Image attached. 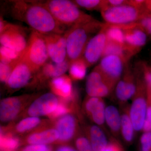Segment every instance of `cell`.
Wrapping results in <instances>:
<instances>
[{"instance_id":"obj_13","label":"cell","mask_w":151,"mask_h":151,"mask_svg":"<svg viewBox=\"0 0 151 151\" xmlns=\"http://www.w3.org/2000/svg\"><path fill=\"white\" fill-rule=\"evenodd\" d=\"M43 35L46 43L49 59L60 63L67 58L66 40L64 34L52 33Z\"/></svg>"},{"instance_id":"obj_34","label":"cell","mask_w":151,"mask_h":151,"mask_svg":"<svg viewBox=\"0 0 151 151\" xmlns=\"http://www.w3.org/2000/svg\"><path fill=\"white\" fill-rule=\"evenodd\" d=\"M75 144L78 151H94L88 138L84 135L78 136L76 139Z\"/></svg>"},{"instance_id":"obj_30","label":"cell","mask_w":151,"mask_h":151,"mask_svg":"<svg viewBox=\"0 0 151 151\" xmlns=\"http://www.w3.org/2000/svg\"><path fill=\"white\" fill-rule=\"evenodd\" d=\"M78 7L89 11H100L105 6V0H74L72 1Z\"/></svg>"},{"instance_id":"obj_6","label":"cell","mask_w":151,"mask_h":151,"mask_svg":"<svg viewBox=\"0 0 151 151\" xmlns=\"http://www.w3.org/2000/svg\"><path fill=\"white\" fill-rule=\"evenodd\" d=\"M146 8L139 9L129 3L123 5L107 7L100 11L105 23L114 25H122L136 22L140 18Z\"/></svg>"},{"instance_id":"obj_10","label":"cell","mask_w":151,"mask_h":151,"mask_svg":"<svg viewBox=\"0 0 151 151\" xmlns=\"http://www.w3.org/2000/svg\"><path fill=\"white\" fill-rule=\"evenodd\" d=\"M129 62L126 64L123 75L114 89L116 99L121 105L127 103L128 100L132 99L136 91V72Z\"/></svg>"},{"instance_id":"obj_4","label":"cell","mask_w":151,"mask_h":151,"mask_svg":"<svg viewBox=\"0 0 151 151\" xmlns=\"http://www.w3.org/2000/svg\"><path fill=\"white\" fill-rule=\"evenodd\" d=\"M137 85L130 105V115L135 132L142 131L145 119L147 106V85L143 77L139 64L134 68Z\"/></svg>"},{"instance_id":"obj_8","label":"cell","mask_w":151,"mask_h":151,"mask_svg":"<svg viewBox=\"0 0 151 151\" xmlns=\"http://www.w3.org/2000/svg\"><path fill=\"white\" fill-rule=\"evenodd\" d=\"M119 26L124 32V47L132 58L145 46L148 35L136 22Z\"/></svg>"},{"instance_id":"obj_3","label":"cell","mask_w":151,"mask_h":151,"mask_svg":"<svg viewBox=\"0 0 151 151\" xmlns=\"http://www.w3.org/2000/svg\"><path fill=\"white\" fill-rule=\"evenodd\" d=\"M58 22L67 29L94 20L73 2L69 0H49L42 2Z\"/></svg>"},{"instance_id":"obj_36","label":"cell","mask_w":151,"mask_h":151,"mask_svg":"<svg viewBox=\"0 0 151 151\" xmlns=\"http://www.w3.org/2000/svg\"><path fill=\"white\" fill-rule=\"evenodd\" d=\"M139 65L146 84L151 88V65L143 61L140 63Z\"/></svg>"},{"instance_id":"obj_9","label":"cell","mask_w":151,"mask_h":151,"mask_svg":"<svg viewBox=\"0 0 151 151\" xmlns=\"http://www.w3.org/2000/svg\"><path fill=\"white\" fill-rule=\"evenodd\" d=\"M128 63L118 55H108L103 57L97 66L106 80L115 88Z\"/></svg>"},{"instance_id":"obj_39","label":"cell","mask_w":151,"mask_h":151,"mask_svg":"<svg viewBox=\"0 0 151 151\" xmlns=\"http://www.w3.org/2000/svg\"><path fill=\"white\" fill-rule=\"evenodd\" d=\"M129 3V0H105L104 8L118 6L126 4Z\"/></svg>"},{"instance_id":"obj_24","label":"cell","mask_w":151,"mask_h":151,"mask_svg":"<svg viewBox=\"0 0 151 151\" xmlns=\"http://www.w3.org/2000/svg\"><path fill=\"white\" fill-rule=\"evenodd\" d=\"M105 122V125L114 137H118L121 134V115L120 110L114 105L106 106Z\"/></svg>"},{"instance_id":"obj_18","label":"cell","mask_w":151,"mask_h":151,"mask_svg":"<svg viewBox=\"0 0 151 151\" xmlns=\"http://www.w3.org/2000/svg\"><path fill=\"white\" fill-rule=\"evenodd\" d=\"M70 63L71 62L67 58L65 61L60 63L47 61L35 73L32 82L34 84H42L48 79L51 80L52 78L64 75L69 70Z\"/></svg>"},{"instance_id":"obj_35","label":"cell","mask_w":151,"mask_h":151,"mask_svg":"<svg viewBox=\"0 0 151 151\" xmlns=\"http://www.w3.org/2000/svg\"><path fill=\"white\" fill-rule=\"evenodd\" d=\"M139 151H151V132H144L140 138Z\"/></svg>"},{"instance_id":"obj_40","label":"cell","mask_w":151,"mask_h":151,"mask_svg":"<svg viewBox=\"0 0 151 151\" xmlns=\"http://www.w3.org/2000/svg\"><path fill=\"white\" fill-rule=\"evenodd\" d=\"M56 151H78L76 149L69 146L63 145L58 147Z\"/></svg>"},{"instance_id":"obj_7","label":"cell","mask_w":151,"mask_h":151,"mask_svg":"<svg viewBox=\"0 0 151 151\" xmlns=\"http://www.w3.org/2000/svg\"><path fill=\"white\" fill-rule=\"evenodd\" d=\"M29 37L25 29L18 25L10 23L0 19V43L1 45L7 47L24 53L27 47Z\"/></svg>"},{"instance_id":"obj_37","label":"cell","mask_w":151,"mask_h":151,"mask_svg":"<svg viewBox=\"0 0 151 151\" xmlns=\"http://www.w3.org/2000/svg\"><path fill=\"white\" fill-rule=\"evenodd\" d=\"M103 151H125L124 147L116 138H111Z\"/></svg>"},{"instance_id":"obj_38","label":"cell","mask_w":151,"mask_h":151,"mask_svg":"<svg viewBox=\"0 0 151 151\" xmlns=\"http://www.w3.org/2000/svg\"><path fill=\"white\" fill-rule=\"evenodd\" d=\"M51 147L47 145H29L22 149L21 151H52Z\"/></svg>"},{"instance_id":"obj_26","label":"cell","mask_w":151,"mask_h":151,"mask_svg":"<svg viewBox=\"0 0 151 151\" xmlns=\"http://www.w3.org/2000/svg\"><path fill=\"white\" fill-rule=\"evenodd\" d=\"M20 140L12 133H3L1 131V151H16L19 147Z\"/></svg>"},{"instance_id":"obj_33","label":"cell","mask_w":151,"mask_h":151,"mask_svg":"<svg viewBox=\"0 0 151 151\" xmlns=\"http://www.w3.org/2000/svg\"><path fill=\"white\" fill-rule=\"evenodd\" d=\"M71 108L69 107V105H67V103H65L64 100L61 99L60 100L59 104L56 109L48 116L49 118L54 120L69 114Z\"/></svg>"},{"instance_id":"obj_25","label":"cell","mask_w":151,"mask_h":151,"mask_svg":"<svg viewBox=\"0 0 151 151\" xmlns=\"http://www.w3.org/2000/svg\"><path fill=\"white\" fill-rule=\"evenodd\" d=\"M88 68L83 57L72 61L68 70L69 76L72 80L75 81L82 80L86 76Z\"/></svg>"},{"instance_id":"obj_2","label":"cell","mask_w":151,"mask_h":151,"mask_svg":"<svg viewBox=\"0 0 151 151\" xmlns=\"http://www.w3.org/2000/svg\"><path fill=\"white\" fill-rule=\"evenodd\" d=\"M105 23L94 19L85 23L68 29L64 33L66 40L67 58L70 62L83 56L91 38L99 32Z\"/></svg>"},{"instance_id":"obj_1","label":"cell","mask_w":151,"mask_h":151,"mask_svg":"<svg viewBox=\"0 0 151 151\" xmlns=\"http://www.w3.org/2000/svg\"><path fill=\"white\" fill-rule=\"evenodd\" d=\"M10 13L13 18L24 22L32 30L42 35L63 34L67 30L54 18L42 2H11Z\"/></svg>"},{"instance_id":"obj_5","label":"cell","mask_w":151,"mask_h":151,"mask_svg":"<svg viewBox=\"0 0 151 151\" xmlns=\"http://www.w3.org/2000/svg\"><path fill=\"white\" fill-rule=\"evenodd\" d=\"M49 58L43 35L32 30L22 59L35 73L48 61Z\"/></svg>"},{"instance_id":"obj_21","label":"cell","mask_w":151,"mask_h":151,"mask_svg":"<svg viewBox=\"0 0 151 151\" xmlns=\"http://www.w3.org/2000/svg\"><path fill=\"white\" fill-rule=\"evenodd\" d=\"M121 105V135L125 143L130 145L133 142L136 132L130 115V106L127 103Z\"/></svg>"},{"instance_id":"obj_14","label":"cell","mask_w":151,"mask_h":151,"mask_svg":"<svg viewBox=\"0 0 151 151\" xmlns=\"http://www.w3.org/2000/svg\"><path fill=\"white\" fill-rule=\"evenodd\" d=\"M59 102V97L53 93H45L37 98L29 105L28 115L36 117L48 116L56 109Z\"/></svg>"},{"instance_id":"obj_27","label":"cell","mask_w":151,"mask_h":151,"mask_svg":"<svg viewBox=\"0 0 151 151\" xmlns=\"http://www.w3.org/2000/svg\"><path fill=\"white\" fill-rule=\"evenodd\" d=\"M105 31L108 40L124 46V35L122 27L105 23Z\"/></svg>"},{"instance_id":"obj_12","label":"cell","mask_w":151,"mask_h":151,"mask_svg":"<svg viewBox=\"0 0 151 151\" xmlns=\"http://www.w3.org/2000/svg\"><path fill=\"white\" fill-rule=\"evenodd\" d=\"M105 24L99 32L89 40L83 54V58L88 67L96 64L103 58L108 39Z\"/></svg>"},{"instance_id":"obj_29","label":"cell","mask_w":151,"mask_h":151,"mask_svg":"<svg viewBox=\"0 0 151 151\" xmlns=\"http://www.w3.org/2000/svg\"><path fill=\"white\" fill-rule=\"evenodd\" d=\"M41 122L39 117H29L25 118L16 125L15 130L18 133H24L38 127Z\"/></svg>"},{"instance_id":"obj_19","label":"cell","mask_w":151,"mask_h":151,"mask_svg":"<svg viewBox=\"0 0 151 151\" xmlns=\"http://www.w3.org/2000/svg\"><path fill=\"white\" fill-rule=\"evenodd\" d=\"M49 85L53 94L66 101L73 99L76 94V91L73 89L72 79L65 74L52 79Z\"/></svg>"},{"instance_id":"obj_16","label":"cell","mask_w":151,"mask_h":151,"mask_svg":"<svg viewBox=\"0 0 151 151\" xmlns=\"http://www.w3.org/2000/svg\"><path fill=\"white\" fill-rule=\"evenodd\" d=\"M34 74L31 68L22 58L11 73L6 86L11 90L21 89L29 84Z\"/></svg>"},{"instance_id":"obj_17","label":"cell","mask_w":151,"mask_h":151,"mask_svg":"<svg viewBox=\"0 0 151 151\" xmlns=\"http://www.w3.org/2000/svg\"><path fill=\"white\" fill-rule=\"evenodd\" d=\"M106 105L103 98L88 96L84 101V110L95 125L105 129Z\"/></svg>"},{"instance_id":"obj_22","label":"cell","mask_w":151,"mask_h":151,"mask_svg":"<svg viewBox=\"0 0 151 151\" xmlns=\"http://www.w3.org/2000/svg\"><path fill=\"white\" fill-rule=\"evenodd\" d=\"M103 129L97 125L89 126L86 129V136L94 151H103L109 140Z\"/></svg>"},{"instance_id":"obj_11","label":"cell","mask_w":151,"mask_h":151,"mask_svg":"<svg viewBox=\"0 0 151 151\" xmlns=\"http://www.w3.org/2000/svg\"><path fill=\"white\" fill-rule=\"evenodd\" d=\"M114 89L97 66L94 68L86 78V91L89 97L104 98L109 96Z\"/></svg>"},{"instance_id":"obj_20","label":"cell","mask_w":151,"mask_h":151,"mask_svg":"<svg viewBox=\"0 0 151 151\" xmlns=\"http://www.w3.org/2000/svg\"><path fill=\"white\" fill-rule=\"evenodd\" d=\"M55 129L59 135L58 141L67 142L73 139L77 133L78 123L73 115L67 114L57 121Z\"/></svg>"},{"instance_id":"obj_32","label":"cell","mask_w":151,"mask_h":151,"mask_svg":"<svg viewBox=\"0 0 151 151\" xmlns=\"http://www.w3.org/2000/svg\"><path fill=\"white\" fill-rule=\"evenodd\" d=\"M20 60L9 64H4L0 63V80L1 82L6 84L14 68Z\"/></svg>"},{"instance_id":"obj_31","label":"cell","mask_w":151,"mask_h":151,"mask_svg":"<svg viewBox=\"0 0 151 151\" xmlns=\"http://www.w3.org/2000/svg\"><path fill=\"white\" fill-rule=\"evenodd\" d=\"M136 23L146 33L147 35L151 37V13L147 9Z\"/></svg>"},{"instance_id":"obj_23","label":"cell","mask_w":151,"mask_h":151,"mask_svg":"<svg viewBox=\"0 0 151 151\" xmlns=\"http://www.w3.org/2000/svg\"><path fill=\"white\" fill-rule=\"evenodd\" d=\"M59 135L55 128L35 132L29 135L26 139L29 145H47L58 141Z\"/></svg>"},{"instance_id":"obj_15","label":"cell","mask_w":151,"mask_h":151,"mask_svg":"<svg viewBox=\"0 0 151 151\" xmlns=\"http://www.w3.org/2000/svg\"><path fill=\"white\" fill-rule=\"evenodd\" d=\"M29 95L7 97L1 100L0 103V120L7 123L12 121L19 116L24 108Z\"/></svg>"},{"instance_id":"obj_28","label":"cell","mask_w":151,"mask_h":151,"mask_svg":"<svg viewBox=\"0 0 151 151\" xmlns=\"http://www.w3.org/2000/svg\"><path fill=\"white\" fill-rule=\"evenodd\" d=\"M24 53L7 47L1 45L0 47V60L1 63L9 64L19 61L22 59Z\"/></svg>"},{"instance_id":"obj_41","label":"cell","mask_w":151,"mask_h":151,"mask_svg":"<svg viewBox=\"0 0 151 151\" xmlns=\"http://www.w3.org/2000/svg\"><path fill=\"white\" fill-rule=\"evenodd\" d=\"M145 6L147 10L151 13V0L145 1Z\"/></svg>"}]
</instances>
